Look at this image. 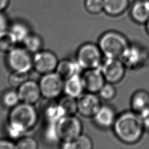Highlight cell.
I'll list each match as a JSON object with an SVG mask.
<instances>
[{
	"instance_id": "14",
	"label": "cell",
	"mask_w": 149,
	"mask_h": 149,
	"mask_svg": "<svg viewBox=\"0 0 149 149\" xmlns=\"http://www.w3.org/2000/svg\"><path fill=\"white\" fill-rule=\"evenodd\" d=\"M116 117L115 111L112 107L102 105L93 118L97 126L102 129H108L113 126Z\"/></svg>"
},
{
	"instance_id": "30",
	"label": "cell",
	"mask_w": 149,
	"mask_h": 149,
	"mask_svg": "<svg viewBox=\"0 0 149 149\" xmlns=\"http://www.w3.org/2000/svg\"><path fill=\"white\" fill-rule=\"evenodd\" d=\"M56 123L47 122L44 132V137L48 142L55 143L60 141L56 130Z\"/></svg>"
},
{
	"instance_id": "34",
	"label": "cell",
	"mask_w": 149,
	"mask_h": 149,
	"mask_svg": "<svg viewBox=\"0 0 149 149\" xmlns=\"http://www.w3.org/2000/svg\"><path fill=\"white\" fill-rule=\"evenodd\" d=\"M142 120L145 130L149 131V112L143 118H142Z\"/></svg>"
},
{
	"instance_id": "1",
	"label": "cell",
	"mask_w": 149,
	"mask_h": 149,
	"mask_svg": "<svg viewBox=\"0 0 149 149\" xmlns=\"http://www.w3.org/2000/svg\"><path fill=\"white\" fill-rule=\"evenodd\" d=\"M38 113L34 105L20 102L10 109L8 120V132L14 139L31 130L37 123Z\"/></svg>"
},
{
	"instance_id": "10",
	"label": "cell",
	"mask_w": 149,
	"mask_h": 149,
	"mask_svg": "<svg viewBox=\"0 0 149 149\" xmlns=\"http://www.w3.org/2000/svg\"><path fill=\"white\" fill-rule=\"evenodd\" d=\"M148 58V52L144 48L136 44H129L119 59L126 68L136 69L143 65Z\"/></svg>"
},
{
	"instance_id": "27",
	"label": "cell",
	"mask_w": 149,
	"mask_h": 149,
	"mask_svg": "<svg viewBox=\"0 0 149 149\" xmlns=\"http://www.w3.org/2000/svg\"><path fill=\"white\" fill-rule=\"evenodd\" d=\"M72 149H91L93 147V143L91 138L83 133L72 141Z\"/></svg>"
},
{
	"instance_id": "12",
	"label": "cell",
	"mask_w": 149,
	"mask_h": 149,
	"mask_svg": "<svg viewBox=\"0 0 149 149\" xmlns=\"http://www.w3.org/2000/svg\"><path fill=\"white\" fill-rule=\"evenodd\" d=\"M81 76L84 89L87 92L98 93L106 83L100 68L84 70Z\"/></svg>"
},
{
	"instance_id": "24",
	"label": "cell",
	"mask_w": 149,
	"mask_h": 149,
	"mask_svg": "<svg viewBox=\"0 0 149 149\" xmlns=\"http://www.w3.org/2000/svg\"><path fill=\"white\" fill-rule=\"evenodd\" d=\"M9 30L15 37L18 42H22L31 33L28 26L21 22L13 23L9 27Z\"/></svg>"
},
{
	"instance_id": "8",
	"label": "cell",
	"mask_w": 149,
	"mask_h": 149,
	"mask_svg": "<svg viewBox=\"0 0 149 149\" xmlns=\"http://www.w3.org/2000/svg\"><path fill=\"white\" fill-rule=\"evenodd\" d=\"M59 60L52 51L41 50L33 55V69L41 74L55 72Z\"/></svg>"
},
{
	"instance_id": "28",
	"label": "cell",
	"mask_w": 149,
	"mask_h": 149,
	"mask_svg": "<svg viewBox=\"0 0 149 149\" xmlns=\"http://www.w3.org/2000/svg\"><path fill=\"white\" fill-rule=\"evenodd\" d=\"M16 149H37L38 147L37 140L30 136H22L16 142Z\"/></svg>"
},
{
	"instance_id": "22",
	"label": "cell",
	"mask_w": 149,
	"mask_h": 149,
	"mask_svg": "<svg viewBox=\"0 0 149 149\" xmlns=\"http://www.w3.org/2000/svg\"><path fill=\"white\" fill-rule=\"evenodd\" d=\"M58 103L63 110L65 116L74 115L78 112L77 98L65 95L60 98Z\"/></svg>"
},
{
	"instance_id": "9",
	"label": "cell",
	"mask_w": 149,
	"mask_h": 149,
	"mask_svg": "<svg viewBox=\"0 0 149 149\" xmlns=\"http://www.w3.org/2000/svg\"><path fill=\"white\" fill-rule=\"evenodd\" d=\"M100 69L106 82L115 84L121 81L124 77L126 66L119 58H105Z\"/></svg>"
},
{
	"instance_id": "18",
	"label": "cell",
	"mask_w": 149,
	"mask_h": 149,
	"mask_svg": "<svg viewBox=\"0 0 149 149\" xmlns=\"http://www.w3.org/2000/svg\"><path fill=\"white\" fill-rule=\"evenodd\" d=\"M80 69H81L76 61L74 62L66 59L59 61L55 72L65 80L76 74H79Z\"/></svg>"
},
{
	"instance_id": "21",
	"label": "cell",
	"mask_w": 149,
	"mask_h": 149,
	"mask_svg": "<svg viewBox=\"0 0 149 149\" xmlns=\"http://www.w3.org/2000/svg\"><path fill=\"white\" fill-rule=\"evenodd\" d=\"M23 47L30 53L34 54L42 50L43 41L42 38L36 34L30 33L22 42Z\"/></svg>"
},
{
	"instance_id": "16",
	"label": "cell",
	"mask_w": 149,
	"mask_h": 149,
	"mask_svg": "<svg viewBox=\"0 0 149 149\" xmlns=\"http://www.w3.org/2000/svg\"><path fill=\"white\" fill-rule=\"evenodd\" d=\"M85 90L81 76L76 74L66 80L64 81L63 93L65 95L77 98Z\"/></svg>"
},
{
	"instance_id": "3",
	"label": "cell",
	"mask_w": 149,
	"mask_h": 149,
	"mask_svg": "<svg viewBox=\"0 0 149 149\" xmlns=\"http://www.w3.org/2000/svg\"><path fill=\"white\" fill-rule=\"evenodd\" d=\"M129 45L126 37L116 31H108L100 37L98 45L107 58H120Z\"/></svg>"
},
{
	"instance_id": "17",
	"label": "cell",
	"mask_w": 149,
	"mask_h": 149,
	"mask_svg": "<svg viewBox=\"0 0 149 149\" xmlns=\"http://www.w3.org/2000/svg\"><path fill=\"white\" fill-rule=\"evenodd\" d=\"M133 19L139 23H146L149 19V0H140L134 3L131 10Z\"/></svg>"
},
{
	"instance_id": "33",
	"label": "cell",
	"mask_w": 149,
	"mask_h": 149,
	"mask_svg": "<svg viewBox=\"0 0 149 149\" xmlns=\"http://www.w3.org/2000/svg\"><path fill=\"white\" fill-rule=\"evenodd\" d=\"M8 28L9 25L7 18L2 12H0V34L8 30Z\"/></svg>"
},
{
	"instance_id": "19",
	"label": "cell",
	"mask_w": 149,
	"mask_h": 149,
	"mask_svg": "<svg viewBox=\"0 0 149 149\" xmlns=\"http://www.w3.org/2000/svg\"><path fill=\"white\" fill-rule=\"evenodd\" d=\"M128 0H104V10L111 16L122 13L128 6Z\"/></svg>"
},
{
	"instance_id": "29",
	"label": "cell",
	"mask_w": 149,
	"mask_h": 149,
	"mask_svg": "<svg viewBox=\"0 0 149 149\" xmlns=\"http://www.w3.org/2000/svg\"><path fill=\"white\" fill-rule=\"evenodd\" d=\"M100 98L109 101L113 99L116 95V89L113 84L106 82L98 93Z\"/></svg>"
},
{
	"instance_id": "7",
	"label": "cell",
	"mask_w": 149,
	"mask_h": 149,
	"mask_svg": "<svg viewBox=\"0 0 149 149\" xmlns=\"http://www.w3.org/2000/svg\"><path fill=\"white\" fill-rule=\"evenodd\" d=\"M6 63L12 71L29 72L33 69V56L24 47H16L7 53Z\"/></svg>"
},
{
	"instance_id": "13",
	"label": "cell",
	"mask_w": 149,
	"mask_h": 149,
	"mask_svg": "<svg viewBox=\"0 0 149 149\" xmlns=\"http://www.w3.org/2000/svg\"><path fill=\"white\" fill-rule=\"evenodd\" d=\"M20 102L34 105L42 97L38 83L29 79L17 88Z\"/></svg>"
},
{
	"instance_id": "23",
	"label": "cell",
	"mask_w": 149,
	"mask_h": 149,
	"mask_svg": "<svg viewBox=\"0 0 149 149\" xmlns=\"http://www.w3.org/2000/svg\"><path fill=\"white\" fill-rule=\"evenodd\" d=\"M18 43L16 38L8 30L0 34V51L8 53L16 47Z\"/></svg>"
},
{
	"instance_id": "36",
	"label": "cell",
	"mask_w": 149,
	"mask_h": 149,
	"mask_svg": "<svg viewBox=\"0 0 149 149\" xmlns=\"http://www.w3.org/2000/svg\"><path fill=\"white\" fill-rule=\"evenodd\" d=\"M146 30H147V32L149 34V19L146 23Z\"/></svg>"
},
{
	"instance_id": "6",
	"label": "cell",
	"mask_w": 149,
	"mask_h": 149,
	"mask_svg": "<svg viewBox=\"0 0 149 149\" xmlns=\"http://www.w3.org/2000/svg\"><path fill=\"white\" fill-rule=\"evenodd\" d=\"M64 79L56 72L42 75L38 84L42 97L54 100L63 92Z\"/></svg>"
},
{
	"instance_id": "32",
	"label": "cell",
	"mask_w": 149,
	"mask_h": 149,
	"mask_svg": "<svg viewBox=\"0 0 149 149\" xmlns=\"http://www.w3.org/2000/svg\"><path fill=\"white\" fill-rule=\"evenodd\" d=\"M0 149H16V143L10 139H1Z\"/></svg>"
},
{
	"instance_id": "5",
	"label": "cell",
	"mask_w": 149,
	"mask_h": 149,
	"mask_svg": "<svg viewBox=\"0 0 149 149\" xmlns=\"http://www.w3.org/2000/svg\"><path fill=\"white\" fill-rule=\"evenodd\" d=\"M56 126L61 143L73 141L82 134V122L75 115L63 116L56 122Z\"/></svg>"
},
{
	"instance_id": "4",
	"label": "cell",
	"mask_w": 149,
	"mask_h": 149,
	"mask_svg": "<svg viewBox=\"0 0 149 149\" xmlns=\"http://www.w3.org/2000/svg\"><path fill=\"white\" fill-rule=\"evenodd\" d=\"M103 54L98 45L91 42L82 44L78 48L76 61L81 69L100 68L103 62Z\"/></svg>"
},
{
	"instance_id": "35",
	"label": "cell",
	"mask_w": 149,
	"mask_h": 149,
	"mask_svg": "<svg viewBox=\"0 0 149 149\" xmlns=\"http://www.w3.org/2000/svg\"><path fill=\"white\" fill-rule=\"evenodd\" d=\"M9 0H0V12L5 9L9 5Z\"/></svg>"
},
{
	"instance_id": "31",
	"label": "cell",
	"mask_w": 149,
	"mask_h": 149,
	"mask_svg": "<svg viewBox=\"0 0 149 149\" xmlns=\"http://www.w3.org/2000/svg\"><path fill=\"white\" fill-rule=\"evenodd\" d=\"M85 8L91 14H98L104 10V0H85Z\"/></svg>"
},
{
	"instance_id": "11",
	"label": "cell",
	"mask_w": 149,
	"mask_h": 149,
	"mask_svg": "<svg viewBox=\"0 0 149 149\" xmlns=\"http://www.w3.org/2000/svg\"><path fill=\"white\" fill-rule=\"evenodd\" d=\"M78 112L86 118L93 117L102 105L96 93H83L77 98Z\"/></svg>"
},
{
	"instance_id": "20",
	"label": "cell",
	"mask_w": 149,
	"mask_h": 149,
	"mask_svg": "<svg viewBox=\"0 0 149 149\" xmlns=\"http://www.w3.org/2000/svg\"><path fill=\"white\" fill-rule=\"evenodd\" d=\"M44 117L47 122L56 123L61 118L65 116L58 103H51L44 109Z\"/></svg>"
},
{
	"instance_id": "2",
	"label": "cell",
	"mask_w": 149,
	"mask_h": 149,
	"mask_svg": "<svg viewBox=\"0 0 149 149\" xmlns=\"http://www.w3.org/2000/svg\"><path fill=\"white\" fill-rule=\"evenodd\" d=\"M112 128L118 139L126 144L139 141L145 130L142 118L132 110L117 116Z\"/></svg>"
},
{
	"instance_id": "26",
	"label": "cell",
	"mask_w": 149,
	"mask_h": 149,
	"mask_svg": "<svg viewBox=\"0 0 149 149\" xmlns=\"http://www.w3.org/2000/svg\"><path fill=\"white\" fill-rule=\"evenodd\" d=\"M29 79V72L12 71L8 78V81L13 88H17Z\"/></svg>"
},
{
	"instance_id": "25",
	"label": "cell",
	"mask_w": 149,
	"mask_h": 149,
	"mask_svg": "<svg viewBox=\"0 0 149 149\" xmlns=\"http://www.w3.org/2000/svg\"><path fill=\"white\" fill-rule=\"evenodd\" d=\"M20 102L17 90L10 89L6 91L2 95L1 103L3 107L12 109Z\"/></svg>"
},
{
	"instance_id": "15",
	"label": "cell",
	"mask_w": 149,
	"mask_h": 149,
	"mask_svg": "<svg viewBox=\"0 0 149 149\" xmlns=\"http://www.w3.org/2000/svg\"><path fill=\"white\" fill-rule=\"evenodd\" d=\"M131 110L141 118L149 112V93L143 90L135 92L130 100Z\"/></svg>"
}]
</instances>
